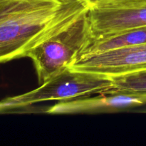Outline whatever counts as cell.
<instances>
[{"instance_id": "obj_8", "label": "cell", "mask_w": 146, "mask_h": 146, "mask_svg": "<svg viewBox=\"0 0 146 146\" xmlns=\"http://www.w3.org/2000/svg\"><path fill=\"white\" fill-rule=\"evenodd\" d=\"M112 87L105 94L146 95V69L109 77Z\"/></svg>"}, {"instance_id": "obj_5", "label": "cell", "mask_w": 146, "mask_h": 146, "mask_svg": "<svg viewBox=\"0 0 146 146\" xmlns=\"http://www.w3.org/2000/svg\"><path fill=\"white\" fill-rule=\"evenodd\" d=\"M88 18L93 38L146 26V3L115 7H89Z\"/></svg>"}, {"instance_id": "obj_1", "label": "cell", "mask_w": 146, "mask_h": 146, "mask_svg": "<svg viewBox=\"0 0 146 146\" xmlns=\"http://www.w3.org/2000/svg\"><path fill=\"white\" fill-rule=\"evenodd\" d=\"M88 8L84 0H0V64L26 57Z\"/></svg>"}, {"instance_id": "obj_4", "label": "cell", "mask_w": 146, "mask_h": 146, "mask_svg": "<svg viewBox=\"0 0 146 146\" xmlns=\"http://www.w3.org/2000/svg\"><path fill=\"white\" fill-rule=\"evenodd\" d=\"M70 68L107 77L145 70L146 43L78 57Z\"/></svg>"}, {"instance_id": "obj_6", "label": "cell", "mask_w": 146, "mask_h": 146, "mask_svg": "<svg viewBox=\"0 0 146 146\" xmlns=\"http://www.w3.org/2000/svg\"><path fill=\"white\" fill-rule=\"evenodd\" d=\"M146 104V95L135 94H100L94 97H83L60 101L46 111L50 114L110 111L125 109Z\"/></svg>"}, {"instance_id": "obj_3", "label": "cell", "mask_w": 146, "mask_h": 146, "mask_svg": "<svg viewBox=\"0 0 146 146\" xmlns=\"http://www.w3.org/2000/svg\"><path fill=\"white\" fill-rule=\"evenodd\" d=\"M112 87L109 77L68 68L29 92L0 101V113L46 101H66L105 94Z\"/></svg>"}, {"instance_id": "obj_9", "label": "cell", "mask_w": 146, "mask_h": 146, "mask_svg": "<svg viewBox=\"0 0 146 146\" xmlns=\"http://www.w3.org/2000/svg\"><path fill=\"white\" fill-rule=\"evenodd\" d=\"M89 7H115L146 3V0H84Z\"/></svg>"}, {"instance_id": "obj_2", "label": "cell", "mask_w": 146, "mask_h": 146, "mask_svg": "<svg viewBox=\"0 0 146 146\" xmlns=\"http://www.w3.org/2000/svg\"><path fill=\"white\" fill-rule=\"evenodd\" d=\"M89 8L68 24L44 38L28 52L32 60L39 84L75 62L81 50L92 37L88 18Z\"/></svg>"}, {"instance_id": "obj_7", "label": "cell", "mask_w": 146, "mask_h": 146, "mask_svg": "<svg viewBox=\"0 0 146 146\" xmlns=\"http://www.w3.org/2000/svg\"><path fill=\"white\" fill-rule=\"evenodd\" d=\"M146 43V26L136 27L121 31L119 33L105 36L91 37L88 44L84 46L78 57L96 54L112 48Z\"/></svg>"}]
</instances>
